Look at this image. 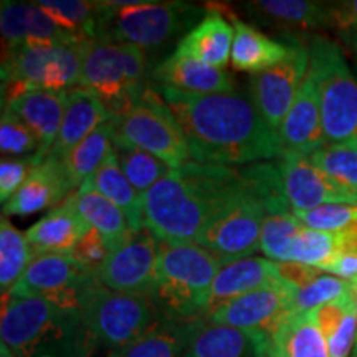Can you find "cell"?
Here are the masks:
<instances>
[{
    "label": "cell",
    "mask_w": 357,
    "mask_h": 357,
    "mask_svg": "<svg viewBox=\"0 0 357 357\" xmlns=\"http://www.w3.org/2000/svg\"><path fill=\"white\" fill-rule=\"evenodd\" d=\"M116 137L178 169L190 162L189 144L176 116L155 86H147L132 106L114 116Z\"/></svg>",
    "instance_id": "obj_11"
},
{
    "label": "cell",
    "mask_w": 357,
    "mask_h": 357,
    "mask_svg": "<svg viewBox=\"0 0 357 357\" xmlns=\"http://www.w3.org/2000/svg\"><path fill=\"white\" fill-rule=\"evenodd\" d=\"M0 337L13 357H93L100 346L79 311L33 298L2 296Z\"/></svg>",
    "instance_id": "obj_3"
},
{
    "label": "cell",
    "mask_w": 357,
    "mask_h": 357,
    "mask_svg": "<svg viewBox=\"0 0 357 357\" xmlns=\"http://www.w3.org/2000/svg\"><path fill=\"white\" fill-rule=\"evenodd\" d=\"M354 58H356V61H357V55H354Z\"/></svg>",
    "instance_id": "obj_51"
},
{
    "label": "cell",
    "mask_w": 357,
    "mask_h": 357,
    "mask_svg": "<svg viewBox=\"0 0 357 357\" xmlns=\"http://www.w3.org/2000/svg\"><path fill=\"white\" fill-rule=\"evenodd\" d=\"M301 229L303 223L291 207L265 208L260 250L273 261H289L293 240Z\"/></svg>",
    "instance_id": "obj_37"
},
{
    "label": "cell",
    "mask_w": 357,
    "mask_h": 357,
    "mask_svg": "<svg viewBox=\"0 0 357 357\" xmlns=\"http://www.w3.org/2000/svg\"><path fill=\"white\" fill-rule=\"evenodd\" d=\"M278 136L283 154H298L310 158L326 146L319 93L310 68H307V75L300 91L294 98L291 109L284 121L281 123Z\"/></svg>",
    "instance_id": "obj_18"
},
{
    "label": "cell",
    "mask_w": 357,
    "mask_h": 357,
    "mask_svg": "<svg viewBox=\"0 0 357 357\" xmlns=\"http://www.w3.org/2000/svg\"><path fill=\"white\" fill-rule=\"evenodd\" d=\"M37 6L50 15L61 29L77 35L78 38L96 40L98 2L84 0H38Z\"/></svg>",
    "instance_id": "obj_39"
},
{
    "label": "cell",
    "mask_w": 357,
    "mask_h": 357,
    "mask_svg": "<svg viewBox=\"0 0 357 357\" xmlns=\"http://www.w3.org/2000/svg\"><path fill=\"white\" fill-rule=\"evenodd\" d=\"M147 77L146 50L126 43L91 40L83 56L82 86L100 98L111 118L132 106L146 88Z\"/></svg>",
    "instance_id": "obj_9"
},
{
    "label": "cell",
    "mask_w": 357,
    "mask_h": 357,
    "mask_svg": "<svg viewBox=\"0 0 357 357\" xmlns=\"http://www.w3.org/2000/svg\"><path fill=\"white\" fill-rule=\"evenodd\" d=\"M351 357H357V339H356V346H354V351H352Z\"/></svg>",
    "instance_id": "obj_50"
},
{
    "label": "cell",
    "mask_w": 357,
    "mask_h": 357,
    "mask_svg": "<svg viewBox=\"0 0 357 357\" xmlns=\"http://www.w3.org/2000/svg\"><path fill=\"white\" fill-rule=\"evenodd\" d=\"M331 30L357 55V0L331 3Z\"/></svg>",
    "instance_id": "obj_45"
},
{
    "label": "cell",
    "mask_w": 357,
    "mask_h": 357,
    "mask_svg": "<svg viewBox=\"0 0 357 357\" xmlns=\"http://www.w3.org/2000/svg\"><path fill=\"white\" fill-rule=\"evenodd\" d=\"M159 240L147 229L131 231L96 273L111 291L151 298L158 280Z\"/></svg>",
    "instance_id": "obj_14"
},
{
    "label": "cell",
    "mask_w": 357,
    "mask_h": 357,
    "mask_svg": "<svg viewBox=\"0 0 357 357\" xmlns=\"http://www.w3.org/2000/svg\"><path fill=\"white\" fill-rule=\"evenodd\" d=\"M278 281L281 280L276 273V261L273 260L248 257L227 263L213 280L205 318H208L211 312L223 303L235 300L245 293L266 287V284L278 283Z\"/></svg>",
    "instance_id": "obj_26"
},
{
    "label": "cell",
    "mask_w": 357,
    "mask_h": 357,
    "mask_svg": "<svg viewBox=\"0 0 357 357\" xmlns=\"http://www.w3.org/2000/svg\"><path fill=\"white\" fill-rule=\"evenodd\" d=\"M0 153L2 158H30L40 153V144L32 131L6 111H2L0 119Z\"/></svg>",
    "instance_id": "obj_42"
},
{
    "label": "cell",
    "mask_w": 357,
    "mask_h": 357,
    "mask_svg": "<svg viewBox=\"0 0 357 357\" xmlns=\"http://www.w3.org/2000/svg\"><path fill=\"white\" fill-rule=\"evenodd\" d=\"M270 341L230 326L195 319L184 357H266Z\"/></svg>",
    "instance_id": "obj_23"
},
{
    "label": "cell",
    "mask_w": 357,
    "mask_h": 357,
    "mask_svg": "<svg viewBox=\"0 0 357 357\" xmlns=\"http://www.w3.org/2000/svg\"><path fill=\"white\" fill-rule=\"evenodd\" d=\"M265 218L263 200L242 167L234 174L213 200L211 215L197 245L225 263L242 260L260 248Z\"/></svg>",
    "instance_id": "obj_6"
},
{
    "label": "cell",
    "mask_w": 357,
    "mask_h": 357,
    "mask_svg": "<svg viewBox=\"0 0 357 357\" xmlns=\"http://www.w3.org/2000/svg\"><path fill=\"white\" fill-rule=\"evenodd\" d=\"M351 281L326 273L321 275L314 281H311L306 287H291V298H289L291 314H307V312H312L318 310V307L328 305V303L346 296L347 293H351Z\"/></svg>",
    "instance_id": "obj_41"
},
{
    "label": "cell",
    "mask_w": 357,
    "mask_h": 357,
    "mask_svg": "<svg viewBox=\"0 0 357 357\" xmlns=\"http://www.w3.org/2000/svg\"><path fill=\"white\" fill-rule=\"evenodd\" d=\"M40 160L37 155L30 158H2L0 160V200L6 205L37 166Z\"/></svg>",
    "instance_id": "obj_44"
},
{
    "label": "cell",
    "mask_w": 357,
    "mask_h": 357,
    "mask_svg": "<svg viewBox=\"0 0 357 357\" xmlns=\"http://www.w3.org/2000/svg\"><path fill=\"white\" fill-rule=\"evenodd\" d=\"M231 19H234L231 24L235 29V38L230 61L234 70L245 71L252 77L280 63L288 55L289 47L284 37L273 40L253 25L236 19L235 15H231Z\"/></svg>",
    "instance_id": "obj_28"
},
{
    "label": "cell",
    "mask_w": 357,
    "mask_h": 357,
    "mask_svg": "<svg viewBox=\"0 0 357 357\" xmlns=\"http://www.w3.org/2000/svg\"><path fill=\"white\" fill-rule=\"evenodd\" d=\"M284 38L289 47L288 55L271 68L252 75L248 86L250 100L268 126L276 132L291 109L310 68V52L306 45L293 35H284Z\"/></svg>",
    "instance_id": "obj_13"
},
{
    "label": "cell",
    "mask_w": 357,
    "mask_h": 357,
    "mask_svg": "<svg viewBox=\"0 0 357 357\" xmlns=\"http://www.w3.org/2000/svg\"><path fill=\"white\" fill-rule=\"evenodd\" d=\"M352 294H354L356 307H357V280H356V281H352Z\"/></svg>",
    "instance_id": "obj_49"
},
{
    "label": "cell",
    "mask_w": 357,
    "mask_h": 357,
    "mask_svg": "<svg viewBox=\"0 0 357 357\" xmlns=\"http://www.w3.org/2000/svg\"><path fill=\"white\" fill-rule=\"evenodd\" d=\"M289 298L291 287L278 281L223 303L205 319L271 341L280 326L291 314Z\"/></svg>",
    "instance_id": "obj_15"
},
{
    "label": "cell",
    "mask_w": 357,
    "mask_h": 357,
    "mask_svg": "<svg viewBox=\"0 0 357 357\" xmlns=\"http://www.w3.org/2000/svg\"><path fill=\"white\" fill-rule=\"evenodd\" d=\"M33 260V252L25 235L2 215L0 220V289L2 296L15 287Z\"/></svg>",
    "instance_id": "obj_35"
},
{
    "label": "cell",
    "mask_w": 357,
    "mask_h": 357,
    "mask_svg": "<svg viewBox=\"0 0 357 357\" xmlns=\"http://www.w3.org/2000/svg\"><path fill=\"white\" fill-rule=\"evenodd\" d=\"M70 194L63 164L55 155L48 154L32 169L17 194L3 205V215L26 217L45 208H55Z\"/></svg>",
    "instance_id": "obj_20"
},
{
    "label": "cell",
    "mask_w": 357,
    "mask_h": 357,
    "mask_svg": "<svg viewBox=\"0 0 357 357\" xmlns=\"http://www.w3.org/2000/svg\"><path fill=\"white\" fill-rule=\"evenodd\" d=\"M155 88H169L190 95H215L235 91L234 82L225 70L213 68L195 58L174 52L151 73Z\"/></svg>",
    "instance_id": "obj_21"
},
{
    "label": "cell",
    "mask_w": 357,
    "mask_h": 357,
    "mask_svg": "<svg viewBox=\"0 0 357 357\" xmlns=\"http://www.w3.org/2000/svg\"><path fill=\"white\" fill-rule=\"evenodd\" d=\"M347 243V238L337 234L321 231L303 225L294 236L289 261L305 263V265L319 268L321 271L336 258Z\"/></svg>",
    "instance_id": "obj_38"
},
{
    "label": "cell",
    "mask_w": 357,
    "mask_h": 357,
    "mask_svg": "<svg viewBox=\"0 0 357 357\" xmlns=\"http://www.w3.org/2000/svg\"><path fill=\"white\" fill-rule=\"evenodd\" d=\"M158 89L182 128L195 162L243 167L283 155L278 132L242 93L190 95Z\"/></svg>",
    "instance_id": "obj_1"
},
{
    "label": "cell",
    "mask_w": 357,
    "mask_h": 357,
    "mask_svg": "<svg viewBox=\"0 0 357 357\" xmlns=\"http://www.w3.org/2000/svg\"><path fill=\"white\" fill-rule=\"evenodd\" d=\"M109 253L111 247L106 242L105 236L89 227L82 235V238L78 240V243L75 245V248L71 250L70 257L83 268H86L88 271L96 275L101 270V266L105 265V261L108 260Z\"/></svg>",
    "instance_id": "obj_43"
},
{
    "label": "cell",
    "mask_w": 357,
    "mask_h": 357,
    "mask_svg": "<svg viewBox=\"0 0 357 357\" xmlns=\"http://www.w3.org/2000/svg\"><path fill=\"white\" fill-rule=\"evenodd\" d=\"M220 258L197 243L159 242L158 280L149 300L164 319L176 323L205 318Z\"/></svg>",
    "instance_id": "obj_4"
},
{
    "label": "cell",
    "mask_w": 357,
    "mask_h": 357,
    "mask_svg": "<svg viewBox=\"0 0 357 357\" xmlns=\"http://www.w3.org/2000/svg\"><path fill=\"white\" fill-rule=\"evenodd\" d=\"M231 174L234 167L195 160L171 169L142 195L144 229L162 243H197L213 200Z\"/></svg>",
    "instance_id": "obj_2"
},
{
    "label": "cell",
    "mask_w": 357,
    "mask_h": 357,
    "mask_svg": "<svg viewBox=\"0 0 357 357\" xmlns=\"http://www.w3.org/2000/svg\"><path fill=\"white\" fill-rule=\"evenodd\" d=\"M276 273H278L280 280L284 281L289 287L301 288L319 278L324 271H321L319 268L305 265V263L276 261Z\"/></svg>",
    "instance_id": "obj_46"
},
{
    "label": "cell",
    "mask_w": 357,
    "mask_h": 357,
    "mask_svg": "<svg viewBox=\"0 0 357 357\" xmlns=\"http://www.w3.org/2000/svg\"><path fill=\"white\" fill-rule=\"evenodd\" d=\"M89 42L2 48V106L30 89L68 91L82 86Z\"/></svg>",
    "instance_id": "obj_7"
},
{
    "label": "cell",
    "mask_w": 357,
    "mask_h": 357,
    "mask_svg": "<svg viewBox=\"0 0 357 357\" xmlns=\"http://www.w3.org/2000/svg\"><path fill=\"white\" fill-rule=\"evenodd\" d=\"M114 137L116 123L114 118H109L95 132L89 134L86 139H83L63 155L61 164H63L66 181L71 190H78L83 182H86L109 158L114 147Z\"/></svg>",
    "instance_id": "obj_30"
},
{
    "label": "cell",
    "mask_w": 357,
    "mask_h": 357,
    "mask_svg": "<svg viewBox=\"0 0 357 357\" xmlns=\"http://www.w3.org/2000/svg\"><path fill=\"white\" fill-rule=\"evenodd\" d=\"M0 357H13L12 352L8 351L7 346H3L2 342H0Z\"/></svg>",
    "instance_id": "obj_48"
},
{
    "label": "cell",
    "mask_w": 357,
    "mask_h": 357,
    "mask_svg": "<svg viewBox=\"0 0 357 357\" xmlns=\"http://www.w3.org/2000/svg\"><path fill=\"white\" fill-rule=\"evenodd\" d=\"M312 316L328 346L329 357H351L357 339V307L352 289L346 296L314 310Z\"/></svg>",
    "instance_id": "obj_29"
},
{
    "label": "cell",
    "mask_w": 357,
    "mask_h": 357,
    "mask_svg": "<svg viewBox=\"0 0 357 357\" xmlns=\"http://www.w3.org/2000/svg\"><path fill=\"white\" fill-rule=\"evenodd\" d=\"M109 118L106 106L88 88L77 86L68 89L63 121L50 154L61 160L70 149L86 139L89 134L95 132Z\"/></svg>",
    "instance_id": "obj_25"
},
{
    "label": "cell",
    "mask_w": 357,
    "mask_h": 357,
    "mask_svg": "<svg viewBox=\"0 0 357 357\" xmlns=\"http://www.w3.org/2000/svg\"><path fill=\"white\" fill-rule=\"evenodd\" d=\"M234 38L235 29L227 17H223L218 8H208L204 19L184 38L178 40L174 52L223 70L230 61Z\"/></svg>",
    "instance_id": "obj_24"
},
{
    "label": "cell",
    "mask_w": 357,
    "mask_h": 357,
    "mask_svg": "<svg viewBox=\"0 0 357 357\" xmlns=\"http://www.w3.org/2000/svg\"><path fill=\"white\" fill-rule=\"evenodd\" d=\"M0 32H2V48L86 42L70 33L68 30L61 29L37 6V2L3 0L0 7Z\"/></svg>",
    "instance_id": "obj_17"
},
{
    "label": "cell",
    "mask_w": 357,
    "mask_h": 357,
    "mask_svg": "<svg viewBox=\"0 0 357 357\" xmlns=\"http://www.w3.org/2000/svg\"><path fill=\"white\" fill-rule=\"evenodd\" d=\"M75 202L83 220L105 236L111 252L131 234L128 218L121 208L93 189L89 181L83 182V185L75 192Z\"/></svg>",
    "instance_id": "obj_32"
},
{
    "label": "cell",
    "mask_w": 357,
    "mask_h": 357,
    "mask_svg": "<svg viewBox=\"0 0 357 357\" xmlns=\"http://www.w3.org/2000/svg\"><path fill=\"white\" fill-rule=\"evenodd\" d=\"M310 73L319 93L326 144L357 141V78L342 48L314 35L307 43Z\"/></svg>",
    "instance_id": "obj_8"
},
{
    "label": "cell",
    "mask_w": 357,
    "mask_h": 357,
    "mask_svg": "<svg viewBox=\"0 0 357 357\" xmlns=\"http://www.w3.org/2000/svg\"><path fill=\"white\" fill-rule=\"evenodd\" d=\"M310 159L337 185L357 195V141L326 144Z\"/></svg>",
    "instance_id": "obj_40"
},
{
    "label": "cell",
    "mask_w": 357,
    "mask_h": 357,
    "mask_svg": "<svg viewBox=\"0 0 357 357\" xmlns=\"http://www.w3.org/2000/svg\"><path fill=\"white\" fill-rule=\"evenodd\" d=\"M284 194L294 212H305L329 204H357V195L337 185L314 166L307 155L283 154L276 159Z\"/></svg>",
    "instance_id": "obj_16"
},
{
    "label": "cell",
    "mask_w": 357,
    "mask_h": 357,
    "mask_svg": "<svg viewBox=\"0 0 357 357\" xmlns=\"http://www.w3.org/2000/svg\"><path fill=\"white\" fill-rule=\"evenodd\" d=\"M190 323H176L160 318L139 339L106 357H184L192 331Z\"/></svg>",
    "instance_id": "obj_34"
},
{
    "label": "cell",
    "mask_w": 357,
    "mask_h": 357,
    "mask_svg": "<svg viewBox=\"0 0 357 357\" xmlns=\"http://www.w3.org/2000/svg\"><path fill=\"white\" fill-rule=\"evenodd\" d=\"M113 151L124 176L141 195H144L151 187L158 184L160 178L171 172V167L155 155L146 153L126 141L118 139V137H114Z\"/></svg>",
    "instance_id": "obj_36"
},
{
    "label": "cell",
    "mask_w": 357,
    "mask_h": 357,
    "mask_svg": "<svg viewBox=\"0 0 357 357\" xmlns=\"http://www.w3.org/2000/svg\"><path fill=\"white\" fill-rule=\"evenodd\" d=\"M266 357H329L312 312L289 314L271 337Z\"/></svg>",
    "instance_id": "obj_31"
},
{
    "label": "cell",
    "mask_w": 357,
    "mask_h": 357,
    "mask_svg": "<svg viewBox=\"0 0 357 357\" xmlns=\"http://www.w3.org/2000/svg\"><path fill=\"white\" fill-rule=\"evenodd\" d=\"M79 314L98 344L109 352L129 346L162 318L149 298L111 291L98 280L83 291Z\"/></svg>",
    "instance_id": "obj_10"
},
{
    "label": "cell",
    "mask_w": 357,
    "mask_h": 357,
    "mask_svg": "<svg viewBox=\"0 0 357 357\" xmlns=\"http://www.w3.org/2000/svg\"><path fill=\"white\" fill-rule=\"evenodd\" d=\"M88 229L89 225L77 208L75 194H70L63 202L33 223L26 230L25 238L32 248L33 258L40 255H70Z\"/></svg>",
    "instance_id": "obj_22"
},
{
    "label": "cell",
    "mask_w": 357,
    "mask_h": 357,
    "mask_svg": "<svg viewBox=\"0 0 357 357\" xmlns=\"http://www.w3.org/2000/svg\"><path fill=\"white\" fill-rule=\"evenodd\" d=\"M93 189L109 199L114 205L121 208L128 218L129 230L137 231L144 229V218H142V195L131 185L128 177L124 176L121 166L114 151L109 158L102 162V166L88 178Z\"/></svg>",
    "instance_id": "obj_33"
},
{
    "label": "cell",
    "mask_w": 357,
    "mask_h": 357,
    "mask_svg": "<svg viewBox=\"0 0 357 357\" xmlns=\"http://www.w3.org/2000/svg\"><path fill=\"white\" fill-rule=\"evenodd\" d=\"M255 24L298 30L331 29V3L310 0H253L243 3Z\"/></svg>",
    "instance_id": "obj_27"
},
{
    "label": "cell",
    "mask_w": 357,
    "mask_h": 357,
    "mask_svg": "<svg viewBox=\"0 0 357 357\" xmlns=\"http://www.w3.org/2000/svg\"><path fill=\"white\" fill-rule=\"evenodd\" d=\"M66 93L68 91L30 89L2 106V111L19 119L37 137L40 144L37 159L40 162L50 154L60 132L66 108Z\"/></svg>",
    "instance_id": "obj_19"
},
{
    "label": "cell",
    "mask_w": 357,
    "mask_h": 357,
    "mask_svg": "<svg viewBox=\"0 0 357 357\" xmlns=\"http://www.w3.org/2000/svg\"><path fill=\"white\" fill-rule=\"evenodd\" d=\"M202 8L189 2L100 0L96 40L126 43L142 50L182 40L204 19Z\"/></svg>",
    "instance_id": "obj_5"
},
{
    "label": "cell",
    "mask_w": 357,
    "mask_h": 357,
    "mask_svg": "<svg viewBox=\"0 0 357 357\" xmlns=\"http://www.w3.org/2000/svg\"><path fill=\"white\" fill-rule=\"evenodd\" d=\"M96 280L95 273L70 255H40L33 258L15 287L3 296L33 298L79 311L83 291Z\"/></svg>",
    "instance_id": "obj_12"
},
{
    "label": "cell",
    "mask_w": 357,
    "mask_h": 357,
    "mask_svg": "<svg viewBox=\"0 0 357 357\" xmlns=\"http://www.w3.org/2000/svg\"><path fill=\"white\" fill-rule=\"evenodd\" d=\"M323 271L331 273L346 281L357 280V240H347L341 253L324 268Z\"/></svg>",
    "instance_id": "obj_47"
}]
</instances>
